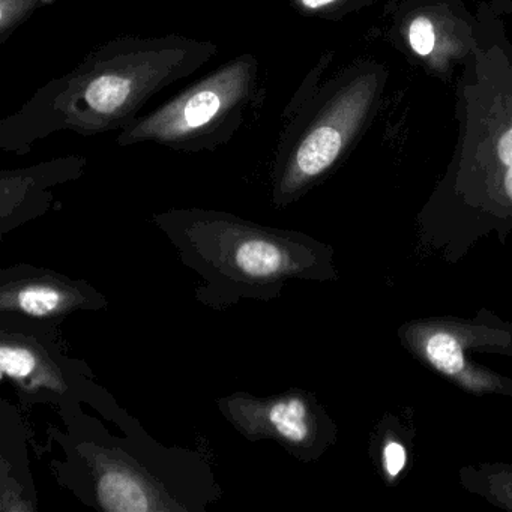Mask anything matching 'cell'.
Instances as JSON below:
<instances>
[{
    "label": "cell",
    "mask_w": 512,
    "mask_h": 512,
    "mask_svg": "<svg viewBox=\"0 0 512 512\" xmlns=\"http://www.w3.org/2000/svg\"><path fill=\"white\" fill-rule=\"evenodd\" d=\"M500 488L503 491V497L509 500V503H512V481L511 479H505V481L500 484Z\"/></svg>",
    "instance_id": "cell-13"
},
{
    "label": "cell",
    "mask_w": 512,
    "mask_h": 512,
    "mask_svg": "<svg viewBox=\"0 0 512 512\" xmlns=\"http://www.w3.org/2000/svg\"><path fill=\"white\" fill-rule=\"evenodd\" d=\"M91 406L125 436L82 406L59 412L64 428H47L64 455L50 461L53 478L80 502L106 512H206L223 497L205 454L158 442L106 388Z\"/></svg>",
    "instance_id": "cell-1"
},
{
    "label": "cell",
    "mask_w": 512,
    "mask_h": 512,
    "mask_svg": "<svg viewBox=\"0 0 512 512\" xmlns=\"http://www.w3.org/2000/svg\"><path fill=\"white\" fill-rule=\"evenodd\" d=\"M406 449L401 443L389 440L383 448V467L389 478H397L401 470L406 467Z\"/></svg>",
    "instance_id": "cell-10"
},
{
    "label": "cell",
    "mask_w": 512,
    "mask_h": 512,
    "mask_svg": "<svg viewBox=\"0 0 512 512\" xmlns=\"http://www.w3.org/2000/svg\"><path fill=\"white\" fill-rule=\"evenodd\" d=\"M335 0H302V4L307 8H311V10H316V8L325 7V5L332 4Z\"/></svg>",
    "instance_id": "cell-12"
},
{
    "label": "cell",
    "mask_w": 512,
    "mask_h": 512,
    "mask_svg": "<svg viewBox=\"0 0 512 512\" xmlns=\"http://www.w3.org/2000/svg\"><path fill=\"white\" fill-rule=\"evenodd\" d=\"M109 299L89 281L55 269L14 263L0 269V325L61 328L82 311H107Z\"/></svg>",
    "instance_id": "cell-5"
},
{
    "label": "cell",
    "mask_w": 512,
    "mask_h": 512,
    "mask_svg": "<svg viewBox=\"0 0 512 512\" xmlns=\"http://www.w3.org/2000/svg\"><path fill=\"white\" fill-rule=\"evenodd\" d=\"M0 377L26 409L91 406L103 389L91 365L68 353L61 329L53 326L0 325Z\"/></svg>",
    "instance_id": "cell-3"
},
{
    "label": "cell",
    "mask_w": 512,
    "mask_h": 512,
    "mask_svg": "<svg viewBox=\"0 0 512 512\" xmlns=\"http://www.w3.org/2000/svg\"><path fill=\"white\" fill-rule=\"evenodd\" d=\"M130 95V83L122 77L104 76L95 80L88 91L86 101L98 112L109 113L119 109Z\"/></svg>",
    "instance_id": "cell-8"
},
{
    "label": "cell",
    "mask_w": 512,
    "mask_h": 512,
    "mask_svg": "<svg viewBox=\"0 0 512 512\" xmlns=\"http://www.w3.org/2000/svg\"><path fill=\"white\" fill-rule=\"evenodd\" d=\"M223 106V94L215 89H200L187 100L179 101L175 106L161 113L149 124L151 131L173 136L176 133L196 130L208 124Z\"/></svg>",
    "instance_id": "cell-7"
},
{
    "label": "cell",
    "mask_w": 512,
    "mask_h": 512,
    "mask_svg": "<svg viewBox=\"0 0 512 512\" xmlns=\"http://www.w3.org/2000/svg\"><path fill=\"white\" fill-rule=\"evenodd\" d=\"M28 425L7 400L0 406V511H38L37 485L28 458Z\"/></svg>",
    "instance_id": "cell-6"
},
{
    "label": "cell",
    "mask_w": 512,
    "mask_h": 512,
    "mask_svg": "<svg viewBox=\"0 0 512 512\" xmlns=\"http://www.w3.org/2000/svg\"><path fill=\"white\" fill-rule=\"evenodd\" d=\"M409 41L413 52L418 53L419 56L430 55L436 46V35L430 20L425 17L413 20L409 29Z\"/></svg>",
    "instance_id": "cell-9"
},
{
    "label": "cell",
    "mask_w": 512,
    "mask_h": 512,
    "mask_svg": "<svg viewBox=\"0 0 512 512\" xmlns=\"http://www.w3.org/2000/svg\"><path fill=\"white\" fill-rule=\"evenodd\" d=\"M154 224L199 275L194 299L211 310L274 301L292 281L335 277L331 248L296 230L199 209L164 212Z\"/></svg>",
    "instance_id": "cell-2"
},
{
    "label": "cell",
    "mask_w": 512,
    "mask_h": 512,
    "mask_svg": "<svg viewBox=\"0 0 512 512\" xmlns=\"http://www.w3.org/2000/svg\"><path fill=\"white\" fill-rule=\"evenodd\" d=\"M218 412L248 442L278 443L296 460L310 463L328 448L334 425L316 397L290 388L268 395L236 391L215 400Z\"/></svg>",
    "instance_id": "cell-4"
},
{
    "label": "cell",
    "mask_w": 512,
    "mask_h": 512,
    "mask_svg": "<svg viewBox=\"0 0 512 512\" xmlns=\"http://www.w3.org/2000/svg\"><path fill=\"white\" fill-rule=\"evenodd\" d=\"M497 155L500 163L506 167L503 188H505L506 197L512 203V128L505 131L497 142Z\"/></svg>",
    "instance_id": "cell-11"
}]
</instances>
